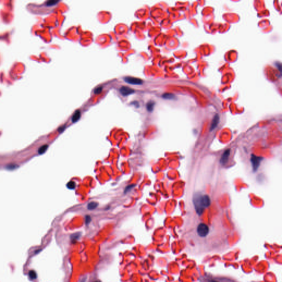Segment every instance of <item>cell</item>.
Segmentation results:
<instances>
[{"mask_svg": "<svg viewBox=\"0 0 282 282\" xmlns=\"http://www.w3.org/2000/svg\"><path fill=\"white\" fill-rule=\"evenodd\" d=\"M80 117V110H76V112L74 113L72 117V121L73 122H76L78 121Z\"/></svg>", "mask_w": 282, "mask_h": 282, "instance_id": "obj_8", "label": "cell"}, {"mask_svg": "<svg viewBox=\"0 0 282 282\" xmlns=\"http://www.w3.org/2000/svg\"><path fill=\"white\" fill-rule=\"evenodd\" d=\"M102 90H103V87H97L96 88V89L94 90V92L95 94H99V93H101L102 91Z\"/></svg>", "mask_w": 282, "mask_h": 282, "instance_id": "obj_15", "label": "cell"}, {"mask_svg": "<svg viewBox=\"0 0 282 282\" xmlns=\"http://www.w3.org/2000/svg\"><path fill=\"white\" fill-rule=\"evenodd\" d=\"M230 153V150L227 149L226 150L221 157V159L220 160V162L222 164H225L227 163V162L229 159Z\"/></svg>", "mask_w": 282, "mask_h": 282, "instance_id": "obj_6", "label": "cell"}, {"mask_svg": "<svg viewBox=\"0 0 282 282\" xmlns=\"http://www.w3.org/2000/svg\"><path fill=\"white\" fill-rule=\"evenodd\" d=\"M85 282V278H84V279H83L82 280V281H81V282Z\"/></svg>", "mask_w": 282, "mask_h": 282, "instance_id": "obj_19", "label": "cell"}, {"mask_svg": "<svg viewBox=\"0 0 282 282\" xmlns=\"http://www.w3.org/2000/svg\"><path fill=\"white\" fill-rule=\"evenodd\" d=\"M162 97L164 99H168V100H173L174 99L176 98V96H175V95L172 94V93H165L163 95Z\"/></svg>", "mask_w": 282, "mask_h": 282, "instance_id": "obj_9", "label": "cell"}, {"mask_svg": "<svg viewBox=\"0 0 282 282\" xmlns=\"http://www.w3.org/2000/svg\"><path fill=\"white\" fill-rule=\"evenodd\" d=\"M262 159H263V158L261 157H257V156L255 155H251V164H252V169L254 171L257 170L258 167L260 166Z\"/></svg>", "mask_w": 282, "mask_h": 282, "instance_id": "obj_3", "label": "cell"}, {"mask_svg": "<svg viewBox=\"0 0 282 282\" xmlns=\"http://www.w3.org/2000/svg\"></svg>", "mask_w": 282, "mask_h": 282, "instance_id": "obj_20", "label": "cell"}, {"mask_svg": "<svg viewBox=\"0 0 282 282\" xmlns=\"http://www.w3.org/2000/svg\"><path fill=\"white\" fill-rule=\"evenodd\" d=\"M67 187L69 189H74L75 187H76V184H75V182H73V181H70V182H69L67 184Z\"/></svg>", "mask_w": 282, "mask_h": 282, "instance_id": "obj_14", "label": "cell"}, {"mask_svg": "<svg viewBox=\"0 0 282 282\" xmlns=\"http://www.w3.org/2000/svg\"><path fill=\"white\" fill-rule=\"evenodd\" d=\"M57 2H58V1H50L48 2L47 5L48 6H52V5H55L56 3H57Z\"/></svg>", "mask_w": 282, "mask_h": 282, "instance_id": "obj_16", "label": "cell"}, {"mask_svg": "<svg viewBox=\"0 0 282 282\" xmlns=\"http://www.w3.org/2000/svg\"><path fill=\"white\" fill-rule=\"evenodd\" d=\"M154 104H155V103H154L153 101H150L149 102H148V103H147V110H148V111H149V112H151V111H152L153 110Z\"/></svg>", "mask_w": 282, "mask_h": 282, "instance_id": "obj_11", "label": "cell"}, {"mask_svg": "<svg viewBox=\"0 0 282 282\" xmlns=\"http://www.w3.org/2000/svg\"><path fill=\"white\" fill-rule=\"evenodd\" d=\"M29 278L32 280L37 279V273H36L35 271H34V270L30 271L29 272Z\"/></svg>", "mask_w": 282, "mask_h": 282, "instance_id": "obj_12", "label": "cell"}, {"mask_svg": "<svg viewBox=\"0 0 282 282\" xmlns=\"http://www.w3.org/2000/svg\"><path fill=\"white\" fill-rule=\"evenodd\" d=\"M193 203L197 213L201 214L203 210L211 204V200L207 195H201L198 193L193 197Z\"/></svg>", "mask_w": 282, "mask_h": 282, "instance_id": "obj_1", "label": "cell"}, {"mask_svg": "<svg viewBox=\"0 0 282 282\" xmlns=\"http://www.w3.org/2000/svg\"><path fill=\"white\" fill-rule=\"evenodd\" d=\"M133 187H134V185H129V186H127L125 189V192H128L129 190H131V188H132Z\"/></svg>", "mask_w": 282, "mask_h": 282, "instance_id": "obj_18", "label": "cell"}, {"mask_svg": "<svg viewBox=\"0 0 282 282\" xmlns=\"http://www.w3.org/2000/svg\"><path fill=\"white\" fill-rule=\"evenodd\" d=\"M91 221V218L89 215H87L85 217V224H88Z\"/></svg>", "mask_w": 282, "mask_h": 282, "instance_id": "obj_17", "label": "cell"}, {"mask_svg": "<svg viewBox=\"0 0 282 282\" xmlns=\"http://www.w3.org/2000/svg\"><path fill=\"white\" fill-rule=\"evenodd\" d=\"M98 206V203L96 202H91L88 204L87 208L89 210L95 209Z\"/></svg>", "mask_w": 282, "mask_h": 282, "instance_id": "obj_10", "label": "cell"}, {"mask_svg": "<svg viewBox=\"0 0 282 282\" xmlns=\"http://www.w3.org/2000/svg\"><path fill=\"white\" fill-rule=\"evenodd\" d=\"M124 80L127 83L131 84H134V85H141L143 83L142 80L141 79L136 78V77H126L123 78Z\"/></svg>", "mask_w": 282, "mask_h": 282, "instance_id": "obj_4", "label": "cell"}, {"mask_svg": "<svg viewBox=\"0 0 282 282\" xmlns=\"http://www.w3.org/2000/svg\"><path fill=\"white\" fill-rule=\"evenodd\" d=\"M120 92L123 96H127L134 93V90L127 86H122L120 89Z\"/></svg>", "mask_w": 282, "mask_h": 282, "instance_id": "obj_5", "label": "cell"}, {"mask_svg": "<svg viewBox=\"0 0 282 282\" xmlns=\"http://www.w3.org/2000/svg\"><path fill=\"white\" fill-rule=\"evenodd\" d=\"M219 122V116L217 114L214 116V117L213 119L212 120V124H211V128H210V130L213 131L215 127L217 126V125H218Z\"/></svg>", "mask_w": 282, "mask_h": 282, "instance_id": "obj_7", "label": "cell"}, {"mask_svg": "<svg viewBox=\"0 0 282 282\" xmlns=\"http://www.w3.org/2000/svg\"><path fill=\"white\" fill-rule=\"evenodd\" d=\"M201 282H239L229 276L207 274L202 278Z\"/></svg>", "mask_w": 282, "mask_h": 282, "instance_id": "obj_2", "label": "cell"}, {"mask_svg": "<svg viewBox=\"0 0 282 282\" xmlns=\"http://www.w3.org/2000/svg\"><path fill=\"white\" fill-rule=\"evenodd\" d=\"M48 145L47 144H45L44 145H43V146H41L38 150L39 153L40 154H44V153L46 151V150L48 149Z\"/></svg>", "mask_w": 282, "mask_h": 282, "instance_id": "obj_13", "label": "cell"}]
</instances>
